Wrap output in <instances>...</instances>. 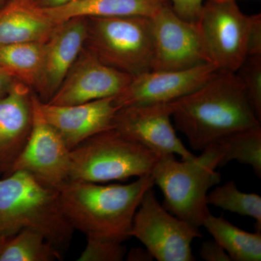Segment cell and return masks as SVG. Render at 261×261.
<instances>
[{
	"mask_svg": "<svg viewBox=\"0 0 261 261\" xmlns=\"http://www.w3.org/2000/svg\"><path fill=\"white\" fill-rule=\"evenodd\" d=\"M200 256L206 261H231L223 247L215 240H207L201 245Z\"/></svg>",
	"mask_w": 261,
	"mask_h": 261,
	"instance_id": "cell-28",
	"label": "cell"
},
{
	"mask_svg": "<svg viewBox=\"0 0 261 261\" xmlns=\"http://www.w3.org/2000/svg\"><path fill=\"white\" fill-rule=\"evenodd\" d=\"M166 0H77L42 10L56 23L73 18L88 17H152Z\"/></svg>",
	"mask_w": 261,
	"mask_h": 261,
	"instance_id": "cell-18",
	"label": "cell"
},
{
	"mask_svg": "<svg viewBox=\"0 0 261 261\" xmlns=\"http://www.w3.org/2000/svg\"><path fill=\"white\" fill-rule=\"evenodd\" d=\"M34 93L17 81L0 99V177L9 173L27 145L32 130Z\"/></svg>",
	"mask_w": 261,
	"mask_h": 261,
	"instance_id": "cell-16",
	"label": "cell"
},
{
	"mask_svg": "<svg viewBox=\"0 0 261 261\" xmlns=\"http://www.w3.org/2000/svg\"><path fill=\"white\" fill-rule=\"evenodd\" d=\"M84 48L105 65L135 77L153 70L150 17H88Z\"/></svg>",
	"mask_w": 261,
	"mask_h": 261,
	"instance_id": "cell-6",
	"label": "cell"
},
{
	"mask_svg": "<svg viewBox=\"0 0 261 261\" xmlns=\"http://www.w3.org/2000/svg\"><path fill=\"white\" fill-rule=\"evenodd\" d=\"M114 98L72 106H55L39 99V108L46 121L71 150L89 137L113 128V120L119 109Z\"/></svg>",
	"mask_w": 261,
	"mask_h": 261,
	"instance_id": "cell-14",
	"label": "cell"
},
{
	"mask_svg": "<svg viewBox=\"0 0 261 261\" xmlns=\"http://www.w3.org/2000/svg\"><path fill=\"white\" fill-rule=\"evenodd\" d=\"M222 161L221 167L232 161L250 166L261 176V126L235 132L216 142Z\"/></svg>",
	"mask_w": 261,
	"mask_h": 261,
	"instance_id": "cell-22",
	"label": "cell"
},
{
	"mask_svg": "<svg viewBox=\"0 0 261 261\" xmlns=\"http://www.w3.org/2000/svg\"><path fill=\"white\" fill-rule=\"evenodd\" d=\"M215 1H226V0H215Z\"/></svg>",
	"mask_w": 261,
	"mask_h": 261,
	"instance_id": "cell-32",
	"label": "cell"
},
{
	"mask_svg": "<svg viewBox=\"0 0 261 261\" xmlns=\"http://www.w3.org/2000/svg\"><path fill=\"white\" fill-rule=\"evenodd\" d=\"M121 242L106 239L87 238V244L79 261H121L126 255Z\"/></svg>",
	"mask_w": 261,
	"mask_h": 261,
	"instance_id": "cell-25",
	"label": "cell"
},
{
	"mask_svg": "<svg viewBox=\"0 0 261 261\" xmlns=\"http://www.w3.org/2000/svg\"><path fill=\"white\" fill-rule=\"evenodd\" d=\"M154 185L152 176L147 175L127 185L68 180L58 191L62 210L73 229L87 238L123 243L130 238L134 217L142 197Z\"/></svg>",
	"mask_w": 261,
	"mask_h": 261,
	"instance_id": "cell-2",
	"label": "cell"
},
{
	"mask_svg": "<svg viewBox=\"0 0 261 261\" xmlns=\"http://www.w3.org/2000/svg\"><path fill=\"white\" fill-rule=\"evenodd\" d=\"M212 63L180 70H151L133 77L123 92L115 96L118 108L169 103L195 92L217 72Z\"/></svg>",
	"mask_w": 261,
	"mask_h": 261,
	"instance_id": "cell-12",
	"label": "cell"
},
{
	"mask_svg": "<svg viewBox=\"0 0 261 261\" xmlns=\"http://www.w3.org/2000/svg\"><path fill=\"white\" fill-rule=\"evenodd\" d=\"M70 157L69 180L98 184L151 175L160 159L114 128L84 141Z\"/></svg>",
	"mask_w": 261,
	"mask_h": 261,
	"instance_id": "cell-5",
	"label": "cell"
},
{
	"mask_svg": "<svg viewBox=\"0 0 261 261\" xmlns=\"http://www.w3.org/2000/svg\"><path fill=\"white\" fill-rule=\"evenodd\" d=\"M39 9H51L68 4L77 0H25Z\"/></svg>",
	"mask_w": 261,
	"mask_h": 261,
	"instance_id": "cell-30",
	"label": "cell"
},
{
	"mask_svg": "<svg viewBox=\"0 0 261 261\" xmlns=\"http://www.w3.org/2000/svg\"><path fill=\"white\" fill-rule=\"evenodd\" d=\"M261 56V15L250 16L247 39V57Z\"/></svg>",
	"mask_w": 261,
	"mask_h": 261,
	"instance_id": "cell-27",
	"label": "cell"
},
{
	"mask_svg": "<svg viewBox=\"0 0 261 261\" xmlns=\"http://www.w3.org/2000/svg\"><path fill=\"white\" fill-rule=\"evenodd\" d=\"M85 18H73L58 23L44 42L42 79L36 94L43 102L53 97L85 44Z\"/></svg>",
	"mask_w": 261,
	"mask_h": 261,
	"instance_id": "cell-15",
	"label": "cell"
},
{
	"mask_svg": "<svg viewBox=\"0 0 261 261\" xmlns=\"http://www.w3.org/2000/svg\"><path fill=\"white\" fill-rule=\"evenodd\" d=\"M133 77L105 65L83 48L48 104L72 106L115 97Z\"/></svg>",
	"mask_w": 261,
	"mask_h": 261,
	"instance_id": "cell-13",
	"label": "cell"
},
{
	"mask_svg": "<svg viewBox=\"0 0 261 261\" xmlns=\"http://www.w3.org/2000/svg\"><path fill=\"white\" fill-rule=\"evenodd\" d=\"M221 152L215 142L200 156L177 161L174 154L160 157L151 173L163 194V206L170 214L195 227L202 226L211 214L207 192L221 181Z\"/></svg>",
	"mask_w": 261,
	"mask_h": 261,
	"instance_id": "cell-4",
	"label": "cell"
},
{
	"mask_svg": "<svg viewBox=\"0 0 261 261\" xmlns=\"http://www.w3.org/2000/svg\"><path fill=\"white\" fill-rule=\"evenodd\" d=\"M250 16L235 0H207L198 21L209 62L219 71L236 73L247 58Z\"/></svg>",
	"mask_w": 261,
	"mask_h": 261,
	"instance_id": "cell-8",
	"label": "cell"
},
{
	"mask_svg": "<svg viewBox=\"0 0 261 261\" xmlns=\"http://www.w3.org/2000/svg\"><path fill=\"white\" fill-rule=\"evenodd\" d=\"M30 228L58 250L69 245L73 228L62 210L59 191L17 171L0 177V240Z\"/></svg>",
	"mask_w": 261,
	"mask_h": 261,
	"instance_id": "cell-3",
	"label": "cell"
},
{
	"mask_svg": "<svg viewBox=\"0 0 261 261\" xmlns=\"http://www.w3.org/2000/svg\"><path fill=\"white\" fill-rule=\"evenodd\" d=\"M247 99L261 121V56H249L237 70Z\"/></svg>",
	"mask_w": 261,
	"mask_h": 261,
	"instance_id": "cell-24",
	"label": "cell"
},
{
	"mask_svg": "<svg viewBox=\"0 0 261 261\" xmlns=\"http://www.w3.org/2000/svg\"><path fill=\"white\" fill-rule=\"evenodd\" d=\"M168 103L119 108L113 128L126 138L145 146L159 157L178 154L181 160L195 157L177 137Z\"/></svg>",
	"mask_w": 261,
	"mask_h": 261,
	"instance_id": "cell-11",
	"label": "cell"
},
{
	"mask_svg": "<svg viewBox=\"0 0 261 261\" xmlns=\"http://www.w3.org/2000/svg\"><path fill=\"white\" fill-rule=\"evenodd\" d=\"M127 260L130 261H152L154 257L147 249L133 248L127 255Z\"/></svg>",
	"mask_w": 261,
	"mask_h": 261,
	"instance_id": "cell-31",
	"label": "cell"
},
{
	"mask_svg": "<svg viewBox=\"0 0 261 261\" xmlns=\"http://www.w3.org/2000/svg\"><path fill=\"white\" fill-rule=\"evenodd\" d=\"M17 81L8 70L0 66V99L10 92Z\"/></svg>",
	"mask_w": 261,
	"mask_h": 261,
	"instance_id": "cell-29",
	"label": "cell"
},
{
	"mask_svg": "<svg viewBox=\"0 0 261 261\" xmlns=\"http://www.w3.org/2000/svg\"><path fill=\"white\" fill-rule=\"evenodd\" d=\"M152 70H180L211 63L197 23L178 17L167 2L152 17Z\"/></svg>",
	"mask_w": 261,
	"mask_h": 261,
	"instance_id": "cell-9",
	"label": "cell"
},
{
	"mask_svg": "<svg viewBox=\"0 0 261 261\" xmlns=\"http://www.w3.org/2000/svg\"><path fill=\"white\" fill-rule=\"evenodd\" d=\"M44 42L0 45V66L37 92L42 79Z\"/></svg>",
	"mask_w": 261,
	"mask_h": 261,
	"instance_id": "cell-20",
	"label": "cell"
},
{
	"mask_svg": "<svg viewBox=\"0 0 261 261\" xmlns=\"http://www.w3.org/2000/svg\"><path fill=\"white\" fill-rule=\"evenodd\" d=\"M130 238H137L159 261H193L191 245L202 238L200 228L170 214L153 187L146 191L134 217Z\"/></svg>",
	"mask_w": 261,
	"mask_h": 261,
	"instance_id": "cell-7",
	"label": "cell"
},
{
	"mask_svg": "<svg viewBox=\"0 0 261 261\" xmlns=\"http://www.w3.org/2000/svg\"><path fill=\"white\" fill-rule=\"evenodd\" d=\"M209 205L224 211L249 216L255 220L256 231L261 232V197L255 193L240 191L233 181L216 187L207 196Z\"/></svg>",
	"mask_w": 261,
	"mask_h": 261,
	"instance_id": "cell-23",
	"label": "cell"
},
{
	"mask_svg": "<svg viewBox=\"0 0 261 261\" xmlns=\"http://www.w3.org/2000/svg\"><path fill=\"white\" fill-rule=\"evenodd\" d=\"M202 226L228 254L231 260L260 261L261 232L250 233L238 228L223 216H207Z\"/></svg>",
	"mask_w": 261,
	"mask_h": 261,
	"instance_id": "cell-19",
	"label": "cell"
},
{
	"mask_svg": "<svg viewBox=\"0 0 261 261\" xmlns=\"http://www.w3.org/2000/svg\"><path fill=\"white\" fill-rule=\"evenodd\" d=\"M173 11L178 17L192 23L198 21L204 0H171Z\"/></svg>",
	"mask_w": 261,
	"mask_h": 261,
	"instance_id": "cell-26",
	"label": "cell"
},
{
	"mask_svg": "<svg viewBox=\"0 0 261 261\" xmlns=\"http://www.w3.org/2000/svg\"><path fill=\"white\" fill-rule=\"evenodd\" d=\"M61 252L36 230H21L0 240V261L61 260Z\"/></svg>",
	"mask_w": 261,
	"mask_h": 261,
	"instance_id": "cell-21",
	"label": "cell"
},
{
	"mask_svg": "<svg viewBox=\"0 0 261 261\" xmlns=\"http://www.w3.org/2000/svg\"><path fill=\"white\" fill-rule=\"evenodd\" d=\"M58 24L25 0H6L0 7V45L45 42Z\"/></svg>",
	"mask_w": 261,
	"mask_h": 261,
	"instance_id": "cell-17",
	"label": "cell"
},
{
	"mask_svg": "<svg viewBox=\"0 0 261 261\" xmlns=\"http://www.w3.org/2000/svg\"><path fill=\"white\" fill-rule=\"evenodd\" d=\"M70 154L61 136L43 116L39 98L34 93L32 133L8 175L14 171H25L44 185L59 190L69 180Z\"/></svg>",
	"mask_w": 261,
	"mask_h": 261,
	"instance_id": "cell-10",
	"label": "cell"
},
{
	"mask_svg": "<svg viewBox=\"0 0 261 261\" xmlns=\"http://www.w3.org/2000/svg\"><path fill=\"white\" fill-rule=\"evenodd\" d=\"M176 129L202 151L226 136L260 126L236 73L218 71L200 88L168 103Z\"/></svg>",
	"mask_w": 261,
	"mask_h": 261,
	"instance_id": "cell-1",
	"label": "cell"
}]
</instances>
